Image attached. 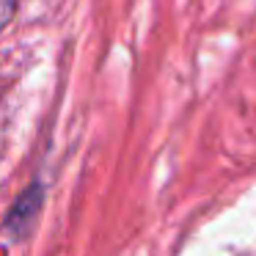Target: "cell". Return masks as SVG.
I'll use <instances>...</instances> for the list:
<instances>
[{"mask_svg": "<svg viewBox=\"0 0 256 256\" xmlns=\"http://www.w3.org/2000/svg\"><path fill=\"white\" fill-rule=\"evenodd\" d=\"M14 12H17V0H0V30L14 20Z\"/></svg>", "mask_w": 256, "mask_h": 256, "instance_id": "1", "label": "cell"}]
</instances>
